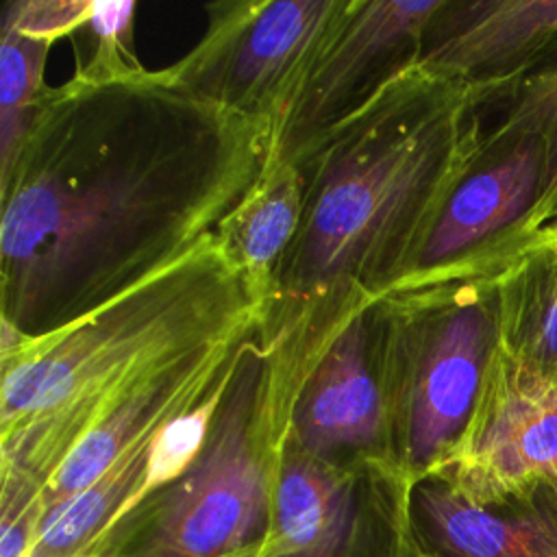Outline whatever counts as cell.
<instances>
[{"mask_svg":"<svg viewBox=\"0 0 557 557\" xmlns=\"http://www.w3.org/2000/svg\"><path fill=\"white\" fill-rule=\"evenodd\" d=\"M268 161V124L170 67L76 70L0 176V320L46 337L222 237Z\"/></svg>","mask_w":557,"mask_h":557,"instance_id":"obj_1","label":"cell"},{"mask_svg":"<svg viewBox=\"0 0 557 557\" xmlns=\"http://www.w3.org/2000/svg\"><path fill=\"white\" fill-rule=\"evenodd\" d=\"M500 348L557 376V228L540 237L496 278Z\"/></svg>","mask_w":557,"mask_h":557,"instance_id":"obj_14","label":"cell"},{"mask_svg":"<svg viewBox=\"0 0 557 557\" xmlns=\"http://www.w3.org/2000/svg\"><path fill=\"white\" fill-rule=\"evenodd\" d=\"M135 2H94L89 28L96 39L91 59L78 65V72L89 76H115L144 70L133 52V15Z\"/></svg>","mask_w":557,"mask_h":557,"instance_id":"obj_18","label":"cell"},{"mask_svg":"<svg viewBox=\"0 0 557 557\" xmlns=\"http://www.w3.org/2000/svg\"><path fill=\"white\" fill-rule=\"evenodd\" d=\"M52 41L2 28L0 44V176H4L24 141L44 83V65Z\"/></svg>","mask_w":557,"mask_h":557,"instance_id":"obj_16","label":"cell"},{"mask_svg":"<svg viewBox=\"0 0 557 557\" xmlns=\"http://www.w3.org/2000/svg\"><path fill=\"white\" fill-rule=\"evenodd\" d=\"M550 226H555V228H557V222H553V224H550Z\"/></svg>","mask_w":557,"mask_h":557,"instance_id":"obj_21","label":"cell"},{"mask_svg":"<svg viewBox=\"0 0 557 557\" xmlns=\"http://www.w3.org/2000/svg\"><path fill=\"white\" fill-rule=\"evenodd\" d=\"M411 490L398 466L329 463L285 440L261 557H416Z\"/></svg>","mask_w":557,"mask_h":557,"instance_id":"obj_8","label":"cell"},{"mask_svg":"<svg viewBox=\"0 0 557 557\" xmlns=\"http://www.w3.org/2000/svg\"><path fill=\"white\" fill-rule=\"evenodd\" d=\"M348 0H244L209 7L205 37L170 72L200 96L272 131Z\"/></svg>","mask_w":557,"mask_h":557,"instance_id":"obj_7","label":"cell"},{"mask_svg":"<svg viewBox=\"0 0 557 557\" xmlns=\"http://www.w3.org/2000/svg\"><path fill=\"white\" fill-rule=\"evenodd\" d=\"M546 183L542 135L503 115L483 131L479 150L444 202L416 270L396 287L503 272L544 231L540 213Z\"/></svg>","mask_w":557,"mask_h":557,"instance_id":"obj_6","label":"cell"},{"mask_svg":"<svg viewBox=\"0 0 557 557\" xmlns=\"http://www.w3.org/2000/svg\"><path fill=\"white\" fill-rule=\"evenodd\" d=\"M494 104L503 107V115L535 128L546 144L548 183L540 213L546 228L557 222V46Z\"/></svg>","mask_w":557,"mask_h":557,"instance_id":"obj_17","label":"cell"},{"mask_svg":"<svg viewBox=\"0 0 557 557\" xmlns=\"http://www.w3.org/2000/svg\"><path fill=\"white\" fill-rule=\"evenodd\" d=\"M444 2L348 0L289 109L272 131L268 163L287 159L387 76L411 63L429 22Z\"/></svg>","mask_w":557,"mask_h":557,"instance_id":"obj_10","label":"cell"},{"mask_svg":"<svg viewBox=\"0 0 557 557\" xmlns=\"http://www.w3.org/2000/svg\"><path fill=\"white\" fill-rule=\"evenodd\" d=\"M557 46V0H446L416 61L463 81L494 104Z\"/></svg>","mask_w":557,"mask_h":557,"instance_id":"obj_12","label":"cell"},{"mask_svg":"<svg viewBox=\"0 0 557 557\" xmlns=\"http://www.w3.org/2000/svg\"><path fill=\"white\" fill-rule=\"evenodd\" d=\"M302 220V176L292 161H272L255 194L222 233L255 292L268 305L278 263Z\"/></svg>","mask_w":557,"mask_h":557,"instance_id":"obj_15","label":"cell"},{"mask_svg":"<svg viewBox=\"0 0 557 557\" xmlns=\"http://www.w3.org/2000/svg\"><path fill=\"white\" fill-rule=\"evenodd\" d=\"M305 357L296 337L261 326L196 459L131 509L94 557H224L263 544Z\"/></svg>","mask_w":557,"mask_h":557,"instance_id":"obj_4","label":"cell"},{"mask_svg":"<svg viewBox=\"0 0 557 557\" xmlns=\"http://www.w3.org/2000/svg\"><path fill=\"white\" fill-rule=\"evenodd\" d=\"M261 315L265 302L218 237L2 357L0 557L30 555L48 483L96 422L174 359Z\"/></svg>","mask_w":557,"mask_h":557,"instance_id":"obj_3","label":"cell"},{"mask_svg":"<svg viewBox=\"0 0 557 557\" xmlns=\"http://www.w3.org/2000/svg\"><path fill=\"white\" fill-rule=\"evenodd\" d=\"M433 476L472 503H492L544 476L557 481V376L498 344L474 416Z\"/></svg>","mask_w":557,"mask_h":557,"instance_id":"obj_9","label":"cell"},{"mask_svg":"<svg viewBox=\"0 0 557 557\" xmlns=\"http://www.w3.org/2000/svg\"><path fill=\"white\" fill-rule=\"evenodd\" d=\"M261 550H263V544L250 546L246 550H239V553H233V555H224V557H261Z\"/></svg>","mask_w":557,"mask_h":557,"instance_id":"obj_20","label":"cell"},{"mask_svg":"<svg viewBox=\"0 0 557 557\" xmlns=\"http://www.w3.org/2000/svg\"><path fill=\"white\" fill-rule=\"evenodd\" d=\"M370 302L348 311L313 348L289 407L287 440L329 463L396 466L374 357Z\"/></svg>","mask_w":557,"mask_h":557,"instance_id":"obj_11","label":"cell"},{"mask_svg":"<svg viewBox=\"0 0 557 557\" xmlns=\"http://www.w3.org/2000/svg\"><path fill=\"white\" fill-rule=\"evenodd\" d=\"M483 107V89L413 59L281 159L302 176V220L272 278L265 335L333 326L411 276L479 150Z\"/></svg>","mask_w":557,"mask_h":557,"instance_id":"obj_2","label":"cell"},{"mask_svg":"<svg viewBox=\"0 0 557 557\" xmlns=\"http://www.w3.org/2000/svg\"><path fill=\"white\" fill-rule=\"evenodd\" d=\"M91 7V0H17L4 7L2 28L54 41L85 26Z\"/></svg>","mask_w":557,"mask_h":557,"instance_id":"obj_19","label":"cell"},{"mask_svg":"<svg viewBox=\"0 0 557 557\" xmlns=\"http://www.w3.org/2000/svg\"><path fill=\"white\" fill-rule=\"evenodd\" d=\"M498 274L400 285L370 302L389 450L413 485L444 468L474 416L500 344Z\"/></svg>","mask_w":557,"mask_h":557,"instance_id":"obj_5","label":"cell"},{"mask_svg":"<svg viewBox=\"0 0 557 557\" xmlns=\"http://www.w3.org/2000/svg\"><path fill=\"white\" fill-rule=\"evenodd\" d=\"M411 535L416 557H557V481L472 503L426 476L411 490Z\"/></svg>","mask_w":557,"mask_h":557,"instance_id":"obj_13","label":"cell"}]
</instances>
